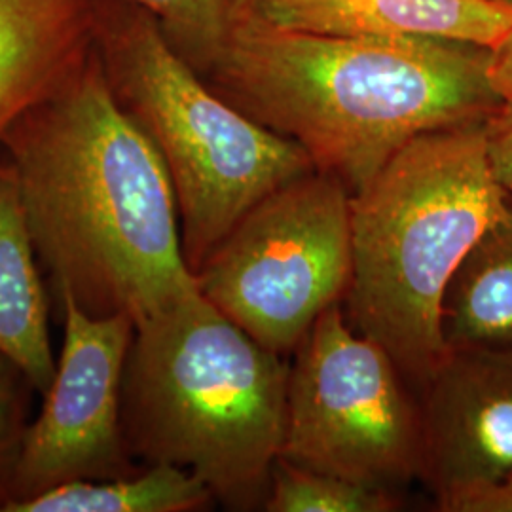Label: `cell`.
Wrapping results in <instances>:
<instances>
[{
    "instance_id": "obj_1",
    "label": "cell",
    "mask_w": 512,
    "mask_h": 512,
    "mask_svg": "<svg viewBox=\"0 0 512 512\" xmlns=\"http://www.w3.org/2000/svg\"><path fill=\"white\" fill-rule=\"evenodd\" d=\"M54 306L135 325L198 289L175 188L120 107L93 46L84 65L0 141Z\"/></svg>"
},
{
    "instance_id": "obj_2",
    "label": "cell",
    "mask_w": 512,
    "mask_h": 512,
    "mask_svg": "<svg viewBox=\"0 0 512 512\" xmlns=\"http://www.w3.org/2000/svg\"><path fill=\"white\" fill-rule=\"evenodd\" d=\"M492 50L420 37L279 29L241 6L202 73L230 105L294 141L353 194L423 133L484 122L503 101Z\"/></svg>"
},
{
    "instance_id": "obj_3",
    "label": "cell",
    "mask_w": 512,
    "mask_h": 512,
    "mask_svg": "<svg viewBox=\"0 0 512 512\" xmlns=\"http://www.w3.org/2000/svg\"><path fill=\"white\" fill-rule=\"evenodd\" d=\"M289 363L200 289L135 325L122 382L133 459L198 476L234 511L264 507L285 433Z\"/></svg>"
},
{
    "instance_id": "obj_4",
    "label": "cell",
    "mask_w": 512,
    "mask_h": 512,
    "mask_svg": "<svg viewBox=\"0 0 512 512\" xmlns=\"http://www.w3.org/2000/svg\"><path fill=\"white\" fill-rule=\"evenodd\" d=\"M484 122L423 133L351 194V327L421 387L448 355L440 334L459 262L509 207Z\"/></svg>"
},
{
    "instance_id": "obj_5",
    "label": "cell",
    "mask_w": 512,
    "mask_h": 512,
    "mask_svg": "<svg viewBox=\"0 0 512 512\" xmlns=\"http://www.w3.org/2000/svg\"><path fill=\"white\" fill-rule=\"evenodd\" d=\"M93 46L120 107L158 148L192 274L256 203L315 171L294 141L230 105L128 0H93Z\"/></svg>"
},
{
    "instance_id": "obj_6",
    "label": "cell",
    "mask_w": 512,
    "mask_h": 512,
    "mask_svg": "<svg viewBox=\"0 0 512 512\" xmlns=\"http://www.w3.org/2000/svg\"><path fill=\"white\" fill-rule=\"evenodd\" d=\"M348 186L321 171L283 184L239 220L194 274L200 293L279 355L340 304L351 277Z\"/></svg>"
},
{
    "instance_id": "obj_7",
    "label": "cell",
    "mask_w": 512,
    "mask_h": 512,
    "mask_svg": "<svg viewBox=\"0 0 512 512\" xmlns=\"http://www.w3.org/2000/svg\"><path fill=\"white\" fill-rule=\"evenodd\" d=\"M406 376L340 304L294 349L279 458L393 492L423 471V420Z\"/></svg>"
},
{
    "instance_id": "obj_8",
    "label": "cell",
    "mask_w": 512,
    "mask_h": 512,
    "mask_svg": "<svg viewBox=\"0 0 512 512\" xmlns=\"http://www.w3.org/2000/svg\"><path fill=\"white\" fill-rule=\"evenodd\" d=\"M57 308L61 353L54 382L25 435L12 503L74 480H105L139 469L122 425V382L135 321L126 313L95 317L71 300Z\"/></svg>"
},
{
    "instance_id": "obj_9",
    "label": "cell",
    "mask_w": 512,
    "mask_h": 512,
    "mask_svg": "<svg viewBox=\"0 0 512 512\" xmlns=\"http://www.w3.org/2000/svg\"><path fill=\"white\" fill-rule=\"evenodd\" d=\"M423 389L421 476L456 512L512 475V353H448Z\"/></svg>"
},
{
    "instance_id": "obj_10",
    "label": "cell",
    "mask_w": 512,
    "mask_h": 512,
    "mask_svg": "<svg viewBox=\"0 0 512 512\" xmlns=\"http://www.w3.org/2000/svg\"><path fill=\"white\" fill-rule=\"evenodd\" d=\"M279 29L334 37H420L495 48L512 8L492 0H241Z\"/></svg>"
},
{
    "instance_id": "obj_11",
    "label": "cell",
    "mask_w": 512,
    "mask_h": 512,
    "mask_svg": "<svg viewBox=\"0 0 512 512\" xmlns=\"http://www.w3.org/2000/svg\"><path fill=\"white\" fill-rule=\"evenodd\" d=\"M93 0H0V141L90 57Z\"/></svg>"
},
{
    "instance_id": "obj_12",
    "label": "cell",
    "mask_w": 512,
    "mask_h": 512,
    "mask_svg": "<svg viewBox=\"0 0 512 512\" xmlns=\"http://www.w3.org/2000/svg\"><path fill=\"white\" fill-rule=\"evenodd\" d=\"M52 294L29 234L18 181L0 164V353L27 374L38 395L54 382Z\"/></svg>"
},
{
    "instance_id": "obj_13",
    "label": "cell",
    "mask_w": 512,
    "mask_h": 512,
    "mask_svg": "<svg viewBox=\"0 0 512 512\" xmlns=\"http://www.w3.org/2000/svg\"><path fill=\"white\" fill-rule=\"evenodd\" d=\"M440 334L448 353H512V198L452 275Z\"/></svg>"
},
{
    "instance_id": "obj_14",
    "label": "cell",
    "mask_w": 512,
    "mask_h": 512,
    "mask_svg": "<svg viewBox=\"0 0 512 512\" xmlns=\"http://www.w3.org/2000/svg\"><path fill=\"white\" fill-rule=\"evenodd\" d=\"M215 503L202 480L169 463H152L128 475L74 480L16 501L4 512H194Z\"/></svg>"
},
{
    "instance_id": "obj_15",
    "label": "cell",
    "mask_w": 512,
    "mask_h": 512,
    "mask_svg": "<svg viewBox=\"0 0 512 512\" xmlns=\"http://www.w3.org/2000/svg\"><path fill=\"white\" fill-rule=\"evenodd\" d=\"M399 507L393 492L317 473L277 459L264 509L270 512H387Z\"/></svg>"
},
{
    "instance_id": "obj_16",
    "label": "cell",
    "mask_w": 512,
    "mask_h": 512,
    "mask_svg": "<svg viewBox=\"0 0 512 512\" xmlns=\"http://www.w3.org/2000/svg\"><path fill=\"white\" fill-rule=\"evenodd\" d=\"M160 23L167 40L202 73L219 52L239 0H128Z\"/></svg>"
},
{
    "instance_id": "obj_17",
    "label": "cell",
    "mask_w": 512,
    "mask_h": 512,
    "mask_svg": "<svg viewBox=\"0 0 512 512\" xmlns=\"http://www.w3.org/2000/svg\"><path fill=\"white\" fill-rule=\"evenodd\" d=\"M35 387L10 357L0 353V512L14 501V484L31 423Z\"/></svg>"
},
{
    "instance_id": "obj_18",
    "label": "cell",
    "mask_w": 512,
    "mask_h": 512,
    "mask_svg": "<svg viewBox=\"0 0 512 512\" xmlns=\"http://www.w3.org/2000/svg\"><path fill=\"white\" fill-rule=\"evenodd\" d=\"M484 139L495 181L512 198V101H501L484 120Z\"/></svg>"
},
{
    "instance_id": "obj_19",
    "label": "cell",
    "mask_w": 512,
    "mask_h": 512,
    "mask_svg": "<svg viewBox=\"0 0 512 512\" xmlns=\"http://www.w3.org/2000/svg\"><path fill=\"white\" fill-rule=\"evenodd\" d=\"M456 512H512V475L492 488L465 499Z\"/></svg>"
},
{
    "instance_id": "obj_20",
    "label": "cell",
    "mask_w": 512,
    "mask_h": 512,
    "mask_svg": "<svg viewBox=\"0 0 512 512\" xmlns=\"http://www.w3.org/2000/svg\"><path fill=\"white\" fill-rule=\"evenodd\" d=\"M490 78L497 95L503 101H512V29L507 37L492 48Z\"/></svg>"
},
{
    "instance_id": "obj_21",
    "label": "cell",
    "mask_w": 512,
    "mask_h": 512,
    "mask_svg": "<svg viewBox=\"0 0 512 512\" xmlns=\"http://www.w3.org/2000/svg\"><path fill=\"white\" fill-rule=\"evenodd\" d=\"M492 2H497V4H503V6H509V8H512V0H492Z\"/></svg>"
}]
</instances>
